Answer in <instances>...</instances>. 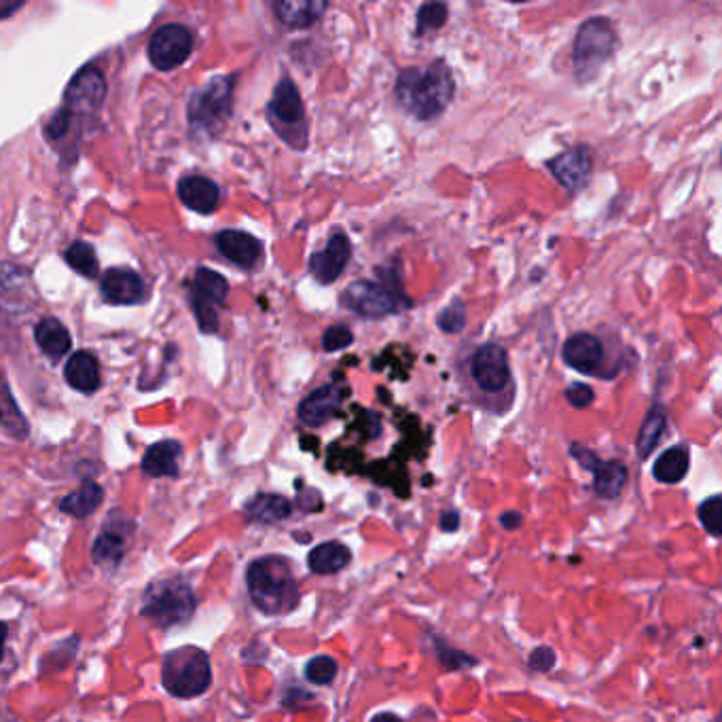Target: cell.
<instances>
[{"instance_id":"7bdbcfd3","label":"cell","mask_w":722,"mask_h":722,"mask_svg":"<svg viewBox=\"0 0 722 722\" xmlns=\"http://www.w3.org/2000/svg\"><path fill=\"white\" fill-rule=\"evenodd\" d=\"M500 523H502L504 530L513 532V530H517V528L521 526V513H517V511L502 513V515H500Z\"/></svg>"},{"instance_id":"7c38bea8","label":"cell","mask_w":722,"mask_h":722,"mask_svg":"<svg viewBox=\"0 0 722 722\" xmlns=\"http://www.w3.org/2000/svg\"><path fill=\"white\" fill-rule=\"evenodd\" d=\"M191 47L193 39L185 26H161L149 43V60L159 70H172L189 58Z\"/></svg>"},{"instance_id":"4dcf8cb0","label":"cell","mask_w":722,"mask_h":722,"mask_svg":"<svg viewBox=\"0 0 722 722\" xmlns=\"http://www.w3.org/2000/svg\"><path fill=\"white\" fill-rule=\"evenodd\" d=\"M125 536H128V532L102 530V534L98 536V540L94 543V549H92L94 562L102 568L115 570L125 555Z\"/></svg>"},{"instance_id":"83f0119b","label":"cell","mask_w":722,"mask_h":722,"mask_svg":"<svg viewBox=\"0 0 722 722\" xmlns=\"http://www.w3.org/2000/svg\"><path fill=\"white\" fill-rule=\"evenodd\" d=\"M665 430H667V411L663 405L655 403L651 409H648V415L636 439V454L640 460L651 458L655 447L663 439Z\"/></svg>"},{"instance_id":"9a60e30c","label":"cell","mask_w":722,"mask_h":722,"mask_svg":"<svg viewBox=\"0 0 722 722\" xmlns=\"http://www.w3.org/2000/svg\"><path fill=\"white\" fill-rule=\"evenodd\" d=\"M352 259V244L344 231L331 233V238L322 250L310 257V274L322 286L333 284Z\"/></svg>"},{"instance_id":"44dd1931","label":"cell","mask_w":722,"mask_h":722,"mask_svg":"<svg viewBox=\"0 0 722 722\" xmlns=\"http://www.w3.org/2000/svg\"><path fill=\"white\" fill-rule=\"evenodd\" d=\"M327 0H278L274 3V13L278 20L293 30L312 28L327 13Z\"/></svg>"},{"instance_id":"ba28073f","label":"cell","mask_w":722,"mask_h":722,"mask_svg":"<svg viewBox=\"0 0 722 722\" xmlns=\"http://www.w3.org/2000/svg\"><path fill=\"white\" fill-rule=\"evenodd\" d=\"M341 305L346 310L354 312L360 318L367 320H382L401 310V303H409L403 299L396 288L384 282H371V280H356L352 282L344 293H341Z\"/></svg>"},{"instance_id":"30bf717a","label":"cell","mask_w":722,"mask_h":722,"mask_svg":"<svg viewBox=\"0 0 722 722\" xmlns=\"http://www.w3.org/2000/svg\"><path fill=\"white\" fill-rule=\"evenodd\" d=\"M570 454L583 468L593 473V490L600 498L615 500L623 492V487L629 479V471L623 462L619 460L604 462L595 456L591 449L576 443L570 445Z\"/></svg>"},{"instance_id":"e575fe53","label":"cell","mask_w":722,"mask_h":722,"mask_svg":"<svg viewBox=\"0 0 722 722\" xmlns=\"http://www.w3.org/2000/svg\"><path fill=\"white\" fill-rule=\"evenodd\" d=\"M0 426H3L9 435H13L17 439L26 437V432H28L24 415L17 411L15 403L11 401V396L5 390L0 392Z\"/></svg>"},{"instance_id":"74e56055","label":"cell","mask_w":722,"mask_h":722,"mask_svg":"<svg viewBox=\"0 0 722 722\" xmlns=\"http://www.w3.org/2000/svg\"><path fill=\"white\" fill-rule=\"evenodd\" d=\"M354 344V333L346 327V324H333L322 335V350L324 352H339L346 350Z\"/></svg>"},{"instance_id":"d6986e66","label":"cell","mask_w":722,"mask_h":722,"mask_svg":"<svg viewBox=\"0 0 722 722\" xmlns=\"http://www.w3.org/2000/svg\"><path fill=\"white\" fill-rule=\"evenodd\" d=\"M216 246H219L225 259L244 269H252L263 257V244L255 236H250V233L236 229L219 233V236H216Z\"/></svg>"},{"instance_id":"4fadbf2b","label":"cell","mask_w":722,"mask_h":722,"mask_svg":"<svg viewBox=\"0 0 722 722\" xmlns=\"http://www.w3.org/2000/svg\"><path fill=\"white\" fill-rule=\"evenodd\" d=\"M562 356L570 369L593 377H604L606 348L598 335L587 331L572 333L562 348Z\"/></svg>"},{"instance_id":"5b68a950","label":"cell","mask_w":722,"mask_h":722,"mask_svg":"<svg viewBox=\"0 0 722 722\" xmlns=\"http://www.w3.org/2000/svg\"><path fill=\"white\" fill-rule=\"evenodd\" d=\"M617 47V32L606 17H589L576 32L572 47V70L579 83H591L598 79L604 64L612 58Z\"/></svg>"},{"instance_id":"ee69618b","label":"cell","mask_w":722,"mask_h":722,"mask_svg":"<svg viewBox=\"0 0 722 722\" xmlns=\"http://www.w3.org/2000/svg\"><path fill=\"white\" fill-rule=\"evenodd\" d=\"M22 3H7V0H0V17L11 15L15 9H20Z\"/></svg>"},{"instance_id":"7a4b0ae2","label":"cell","mask_w":722,"mask_h":722,"mask_svg":"<svg viewBox=\"0 0 722 722\" xmlns=\"http://www.w3.org/2000/svg\"><path fill=\"white\" fill-rule=\"evenodd\" d=\"M456 83L445 60L432 62L428 68L407 66L396 77L394 96L403 111L420 121H432L445 113L454 100Z\"/></svg>"},{"instance_id":"d4e9b609","label":"cell","mask_w":722,"mask_h":722,"mask_svg":"<svg viewBox=\"0 0 722 722\" xmlns=\"http://www.w3.org/2000/svg\"><path fill=\"white\" fill-rule=\"evenodd\" d=\"M244 513L250 521L276 523V521H284L291 517L293 504H291V500L280 494H257L255 498L248 500V504L244 507Z\"/></svg>"},{"instance_id":"b9f144b4","label":"cell","mask_w":722,"mask_h":722,"mask_svg":"<svg viewBox=\"0 0 722 722\" xmlns=\"http://www.w3.org/2000/svg\"><path fill=\"white\" fill-rule=\"evenodd\" d=\"M460 528V515L458 511H445L441 515V530L443 532H456Z\"/></svg>"},{"instance_id":"3957f363","label":"cell","mask_w":722,"mask_h":722,"mask_svg":"<svg viewBox=\"0 0 722 722\" xmlns=\"http://www.w3.org/2000/svg\"><path fill=\"white\" fill-rule=\"evenodd\" d=\"M246 585L250 600L267 617H284L299 604V585L291 562L280 555H265L248 566Z\"/></svg>"},{"instance_id":"f6af8a7d","label":"cell","mask_w":722,"mask_h":722,"mask_svg":"<svg viewBox=\"0 0 722 722\" xmlns=\"http://www.w3.org/2000/svg\"><path fill=\"white\" fill-rule=\"evenodd\" d=\"M371 722H403V720L396 714H392V712H382V714H375L371 718Z\"/></svg>"},{"instance_id":"6da1fadb","label":"cell","mask_w":722,"mask_h":722,"mask_svg":"<svg viewBox=\"0 0 722 722\" xmlns=\"http://www.w3.org/2000/svg\"><path fill=\"white\" fill-rule=\"evenodd\" d=\"M456 377L464 396L473 405L494 415L507 413L515 403V379L509 352L487 341L462 348L456 356Z\"/></svg>"},{"instance_id":"9c48e42d","label":"cell","mask_w":722,"mask_h":722,"mask_svg":"<svg viewBox=\"0 0 722 722\" xmlns=\"http://www.w3.org/2000/svg\"><path fill=\"white\" fill-rule=\"evenodd\" d=\"M229 295V284L227 280L212 272V269H197L193 278V310L197 320H200V327L206 333H214L219 329V316H216V305L225 303Z\"/></svg>"},{"instance_id":"cb8c5ba5","label":"cell","mask_w":722,"mask_h":722,"mask_svg":"<svg viewBox=\"0 0 722 722\" xmlns=\"http://www.w3.org/2000/svg\"><path fill=\"white\" fill-rule=\"evenodd\" d=\"M352 562V553L344 543H337V540H329V543H322L314 547L308 555V566L314 574H337L344 570Z\"/></svg>"},{"instance_id":"f35d334b","label":"cell","mask_w":722,"mask_h":722,"mask_svg":"<svg viewBox=\"0 0 722 722\" xmlns=\"http://www.w3.org/2000/svg\"><path fill=\"white\" fill-rule=\"evenodd\" d=\"M566 401L576 407V409H587L593 405L595 401V392L591 390V386L587 384H581V382H574L566 388Z\"/></svg>"},{"instance_id":"836d02e7","label":"cell","mask_w":722,"mask_h":722,"mask_svg":"<svg viewBox=\"0 0 722 722\" xmlns=\"http://www.w3.org/2000/svg\"><path fill=\"white\" fill-rule=\"evenodd\" d=\"M466 320H468V312H466L464 301L454 299L439 312L437 327L447 335H458V333L464 331Z\"/></svg>"},{"instance_id":"8fae6325","label":"cell","mask_w":722,"mask_h":722,"mask_svg":"<svg viewBox=\"0 0 722 722\" xmlns=\"http://www.w3.org/2000/svg\"><path fill=\"white\" fill-rule=\"evenodd\" d=\"M36 301L39 293L26 269L0 261V312L24 314Z\"/></svg>"},{"instance_id":"2e32d148","label":"cell","mask_w":722,"mask_h":722,"mask_svg":"<svg viewBox=\"0 0 722 722\" xmlns=\"http://www.w3.org/2000/svg\"><path fill=\"white\" fill-rule=\"evenodd\" d=\"M549 170L559 185L568 191H581L593 172V155L589 147H572L549 161Z\"/></svg>"},{"instance_id":"603a6c76","label":"cell","mask_w":722,"mask_h":722,"mask_svg":"<svg viewBox=\"0 0 722 722\" xmlns=\"http://www.w3.org/2000/svg\"><path fill=\"white\" fill-rule=\"evenodd\" d=\"M183 447L176 441H161L149 447L142 458V471L149 477H176Z\"/></svg>"},{"instance_id":"d590c367","label":"cell","mask_w":722,"mask_h":722,"mask_svg":"<svg viewBox=\"0 0 722 722\" xmlns=\"http://www.w3.org/2000/svg\"><path fill=\"white\" fill-rule=\"evenodd\" d=\"M337 672L339 665L329 655H318L305 665V678L316 684V687H327V684H331L337 678Z\"/></svg>"},{"instance_id":"7402d4cb","label":"cell","mask_w":722,"mask_h":722,"mask_svg":"<svg viewBox=\"0 0 722 722\" xmlns=\"http://www.w3.org/2000/svg\"><path fill=\"white\" fill-rule=\"evenodd\" d=\"M178 195L183 204L195 212L210 214L219 206V187H216L210 178L204 176H187L180 180Z\"/></svg>"},{"instance_id":"60d3db41","label":"cell","mask_w":722,"mask_h":722,"mask_svg":"<svg viewBox=\"0 0 722 722\" xmlns=\"http://www.w3.org/2000/svg\"><path fill=\"white\" fill-rule=\"evenodd\" d=\"M445 655H441V663L445 667H449V670H460V667H466V665H475V659L466 657L458 651H443Z\"/></svg>"},{"instance_id":"e0dca14e","label":"cell","mask_w":722,"mask_h":722,"mask_svg":"<svg viewBox=\"0 0 722 722\" xmlns=\"http://www.w3.org/2000/svg\"><path fill=\"white\" fill-rule=\"evenodd\" d=\"M104 94H106V85H104V77L100 75V70L83 68L68 85L64 111L70 117H72V113L92 115L102 104Z\"/></svg>"},{"instance_id":"f1b7e54d","label":"cell","mask_w":722,"mask_h":722,"mask_svg":"<svg viewBox=\"0 0 722 722\" xmlns=\"http://www.w3.org/2000/svg\"><path fill=\"white\" fill-rule=\"evenodd\" d=\"M104 500V490L94 483V481H85L79 490H75L72 494H68L62 504H60V511L70 515V517H77V519H83V517H89L92 513L98 511V507Z\"/></svg>"},{"instance_id":"ab89813d","label":"cell","mask_w":722,"mask_h":722,"mask_svg":"<svg viewBox=\"0 0 722 722\" xmlns=\"http://www.w3.org/2000/svg\"><path fill=\"white\" fill-rule=\"evenodd\" d=\"M530 667L536 672H549L551 667L555 665V651L549 646H538L536 651H532L530 655Z\"/></svg>"},{"instance_id":"484cf974","label":"cell","mask_w":722,"mask_h":722,"mask_svg":"<svg viewBox=\"0 0 722 722\" xmlns=\"http://www.w3.org/2000/svg\"><path fill=\"white\" fill-rule=\"evenodd\" d=\"M66 382L79 392H94L100 386L98 360L89 352L72 354L66 365Z\"/></svg>"},{"instance_id":"f546056e","label":"cell","mask_w":722,"mask_h":722,"mask_svg":"<svg viewBox=\"0 0 722 722\" xmlns=\"http://www.w3.org/2000/svg\"><path fill=\"white\" fill-rule=\"evenodd\" d=\"M34 337L39 348L51 358L58 360L70 352V333L56 318H45L39 322V327L34 329Z\"/></svg>"},{"instance_id":"52a82bcc","label":"cell","mask_w":722,"mask_h":722,"mask_svg":"<svg viewBox=\"0 0 722 722\" xmlns=\"http://www.w3.org/2000/svg\"><path fill=\"white\" fill-rule=\"evenodd\" d=\"M164 689L178 699H193L208 691L212 682L210 657L197 646H183L168 653L161 665Z\"/></svg>"},{"instance_id":"4316f807","label":"cell","mask_w":722,"mask_h":722,"mask_svg":"<svg viewBox=\"0 0 722 722\" xmlns=\"http://www.w3.org/2000/svg\"><path fill=\"white\" fill-rule=\"evenodd\" d=\"M689 466H691L689 449L684 445H676V447L665 449L663 454L657 458V462L653 466V477L659 483L674 485L687 477Z\"/></svg>"},{"instance_id":"bcb514c9","label":"cell","mask_w":722,"mask_h":722,"mask_svg":"<svg viewBox=\"0 0 722 722\" xmlns=\"http://www.w3.org/2000/svg\"><path fill=\"white\" fill-rule=\"evenodd\" d=\"M5 642H7V625L0 623V661H3L5 655Z\"/></svg>"},{"instance_id":"1f68e13d","label":"cell","mask_w":722,"mask_h":722,"mask_svg":"<svg viewBox=\"0 0 722 722\" xmlns=\"http://www.w3.org/2000/svg\"><path fill=\"white\" fill-rule=\"evenodd\" d=\"M66 263L85 278H94L98 274L96 252L85 242H75L66 250Z\"/></svg>"},{"instance_id":"ac0fdd59","label":"cell","mask_w":722,"mask_h":722,"mask_svg":"<svg viewBox=\"0 0 722 722\" xmlns=\"http://www.w3.org/2000/svg\"><path fill=\"white\" fill-rule=\"evenodd\" d=\"M346 399V390L337 384H327L316 388L312 394L305 396L297 409V418L303 426L318 428L327 424L339 411L341 403Z\"/></svg>"},{"instance_id":"8d00e7d4","label":"cell","mask_w":722,"mask_h":722,"mask_svg":"<svg viewBox=\"0 0 722 722\" xmlns=\"http://www.w3.org/2000/svg\"><path fill=\"white\" fill-rule=\"evenodd\" d=\"M720 504H722L720 496H712V498H708L706 502H701L699 509H697L701 526L706 528V530H708L712 536H716V538H718L720 532H722V526H720V521H722V517H720Z\"/></svg>"},{"instance_id":"5bb4252c","label":"cell","mask_w":722,"mask_h":722,"mask_svg":"<svg viewBox=\"0 0 722 722\" xmlns=\"http://www.w3.org/2000/svg\"><path fill=\"white\" fill-rule=\"evenodd\" d=\"M233 83L227 77L210 81L191 104V121L210 130L216 123L225 121L231 108Z\"/></svg>"},{"instance_id":"ffe728a7","label":"cell","mask_w":722,"mask_h":722,"mask_svg":"<svg viewBox=\"0 0 722 722\" xmlns=\"http://www.w3.org/2000/svg\"><path fill=\"white\" fill-rule=\"evenodd\" d=\"M102 295L108 303L132 305L147 297V288L142 278L130 269H111L102 280Z\"/></svg>"},{"instance_id":"277c9868","label":"cell","mask_w":722,"mask_h":722,"mask_svg":"<svg viewBox=\"0 0 722 722\" xmlns=\"http://www.w3.org/2000/svg\"><path fill=\"white\" fill-rule=\"evenodd\" d=\"M195 606L193 587L180 576H168L151 583L144 591L140 615L159 627H176L193 617Z\"/></svg>"},{"instance_id":"d6a6232c","label":"cell","mask_w":722,"mask_h":722,"mask_svg":"<svg viewBox=\"0 0 722 722\" xmlns=\"http://www.w3.org/2000/svg\"><path fill=\"white\" fill-rule=\"evenodd\" d=\"M447 5L443 3H426L418 9L415 15V34L426 36L428 32H437L447 24Z\"/></svg>"},{"instance_id":"8992f818","label":"cell","mask_w":722,"mask_h":722,"mask_svg":"<svg viewBox=\"0 0 722 722\" xmlns=\"http://www.w3.org/2000/svg\"><path fill=\"white\" fill-rule=\"evenodd\" d=\"M267 119L274 132L291 147L303 153L310 147V123L299 89L291 77H282L267 106Z\"/></svg>"}]
</instances>
